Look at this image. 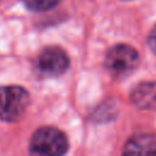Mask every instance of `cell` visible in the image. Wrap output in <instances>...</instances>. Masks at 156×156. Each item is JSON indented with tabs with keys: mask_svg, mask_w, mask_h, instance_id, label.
<instances>
[{
	"mask_svg": "<svg viewBox=\"0 0 156 156\" xmlns=\"http://www.w3.org/2000/svg\"><path fill=\"white\" fill-rule=\"evenodd\" d=\"M29 150L34 155L60 156L67 152L68 140L61 130L52 127H43L33 134Z\"/></svg>",
	"mask_w": 156,
	"mask_h": 156,
	"instance_id": "1",
	"label": "cell"
},
{
	"mask_svg": "<svg viewBox=\"0 0 156 156\" xmlns=\"http://www.w3.org/2000/svg\"><path fill=\"white\" fill-rule=\"evenodd\" d=\"M138 63V51L127 44H117L112 46L105 57V68L113 78H123L128 76L136 68Z\"/></svg>",
	"mask_w": 156,
	"mask_h": 156,
	"instance_id": "2",
	"label": "cell"
},
{
	"mask_svg": "<svg viewBox=\"0 0 156 156\" xmlns=\"http://www.w3.org/2000/svg\"><path fill=\"white\" fill-rule=\"evenodd\" d=\"M29 105L28 91L17 85L0 87V119L15 122L22 117Z\"/></svg>",
	"mask_w": 156,
	"mask_h": 156,
	"instance_id": "3",
	"label": "cell"
},
{
	"mask_svg": "<svg viewBox=\"0 0 156 156\" xmlns=\"http://www.w3.org/2000/svg\"><path fill=\"white\" fill-rule=\"evenodd\" d=\"M69 66V58L65 50L57 46L44 49L38 57V68L48 76H58L66 72Z\"/></svg>",
	"mask_w": 156,
	"mask_h": 156,
	"instance_id": "4",
	"label": "cell"
},
{
	"mask_svg": "<svg viewBox=\"0 0 156 156\" xmlns=\"http://www.w3.org/2000/svg\"><path fill=\"white\" fill-rule=\"evenodd\" d=\"M132 102L139 108H156V82L139 83L130 94Z\"/></svg>",
	"mask_w": 156,
	"mask_h": 156,
	"instance_id": "5",
	"label": "cell"
},
{
	"mask_svg": "<svg viewBox=\"0 0 156 156\" xmlns=\"http://www.w3.org/2000/svg\"><path fill=\"white\" fill-rule=\"evenodd\" d=\"M126 155H156V138L151 134H139L130 138L124 145Z\"/></svg>",
	"mask_w": 156,
	"mask_h": 156,
	"instance_id": "6",
	"label": "cell"
},
{
	"mask_svg": "<svg viewBox=\"0 0 156 156\" xmlns=\"http://www.w3.org/2000/svg\"><path fill=\"white\" fill-rule=\"evenodd\" d=\"M24 5L27 9L30 11L35 12H41V11H48L55 7L61 0H23Z\"/></svg>",
	"mask_w": 156,
	"mask_h": 156,
	"instance_id": "7",
	"label": "cell"
},
{
	"mask_svg": "<svg viewBox=\"0 0 156 156\" xmlns=\"http://www.w3.org/2000/svg\"><path fill=\"white\" fill-rule=\"evenodd\" d=\"M147 44H149V48L151 49V51H152L154 54H156V26L151 29V32H150V34H149Z\"/></svg>",
	"mask_w": 156,
	"mask_h": 156,
	"instance_id": "8",
	"label": "cell"
}]
</instances>
